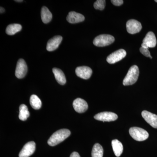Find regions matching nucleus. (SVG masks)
<instances>
[{"instance_id": "obj_28", "label": "nucleus", "mask_w": 157, "mask_h": 157, "mask_svg": "<svg viewBox=\"0 0 157 157\" xmlns=\"http://www.w3.org/2000/svg\"><path fill=\"white\" fill-rule=\"evenodd\" d=\"M23 1L22 0H19V1H17V0H16V1H15V2H22Z\"/></svg>"}, {"instance_id": "obj_25", "label": "nucleus", "mask_w": 157, "mask_h": 157, "mask_svg": "<svg viewBox=\"0 0 157 157\" xmlns=\"http://www.w3.org/2000/svg\"><path fill=\"white\" fill-rule=\"evenodd\" d=\"M111 2L115 6H121L124 3L123 0H111Z\"/></svg>"}, {"instance_id": "obj_20", "label": "nucleus", "mask_w": 157, "mask_h": 157, "mask_svg": "<svg viewBox=\"0 0 157 157\" xmlns=\"http://www.w3.org/2000/svg\"><path fill=\"white\" fill-rule=\"evenodd\" d=\"M30 113L28 107L25 104H21L19 107V118L22 121H25L29 117Z\"/></svg>"}, {"instance_id": "obj_24", "label": "nucleus", "mask_w": 157, "mask_h": 157, "mask_svg": "<svg viewBox=\"0 0 157 157\" xmlns=\"http://www.w3.org/2000/svg\"><path fill=\"white\" fill-rule=\"evenodd\" d=\"M140 51L144 56L147 57H150L151 59L152 58V57L151 56L150 52L148 48H144L143 47H141L140 48Z\"/></svg>"}, {"instance_id": "obj_23", "label": "nucleus", "mask_w": 157, "mask_h": 157, "mask_svg": "<svg viewBox=\"0 0 157 157\" xmlns=\"http://www.w3.org/2000/svg\"><path fill=\"white\" fill-rule=\"evenodd\" d=\"M106 1L105 0H98L94 3V8L97 10H103L105 8Z\"/></svg>"}, {"instance_id": "obj_8", "label": "nucleus", "mask_w": 157, "mask_h": 157, "mask_svg": "<svg viewBox=\"0 0 157 157\" xmlns=\"http://www.w3.org/2000/svg\"><path fill=\"white\" fill-rule=\"evenodd\" d=\"M127 32L129 33L135 34L140 32L142 29V25L139 21L135 19L129 20L126 23Z\"/></svg>"}, {"instance_id": "obj_11", "label": "nucleus", "mask_w": 157, "mask_h": 157, "mask_svg": "<svg viewBox=\"0 0 157 157\" xmlns=\"http://www.w3.org/2000/svg\"><path fill=\"white\" fill-rule=\"evenodd\" d=\"M73 107L76 112L83 113L87 110L88 105L87 102L83 99L78 98L73 101Z\"/></svg>"}, {"instance_id": "obj_26", "label": "nucleus", "mask_w": 157, "mask_h": 157, "mask_svg": "<svg viewBox=\"0 0 157 157\" xmlns=\"http://www.w3.org/2000/svg\"><path fill=\"white\" fill-rule=\"evenodd\" d=\"M70 157H80V156L77 152H73L70 155Z\"/></svg>"}, {"instance_id": "obj_5", "label": "nucleus", "mask_w": 157, "mask_h": 157, "mask_svg": "<svg viewBox=\"0 0 157 157\" xmlns=\"http://www.w3.org/2000/svg\"><path fill=\"white\" fill-rule=\"evenodd\" d=\"M157 44V40L155 34L153 32H149L147 34L141 44V47L144 48H154Z\"/></svg>"}, {"instance_id": "obj_12", "label": "nucleus", "mask_w": 157, "mask_h": 157, "mask_svg": "<svg viewBox=\"0 0 157 157\" xmlns=\"http://www.w3.org/2000/svg\"><path fill=\"white\" fill-rule=\"evenodd\" d=\"M141 115L149 124L155 128H157V115L147 110H144L141 113Z\"/></svg>"}, {"instance_id": "obj_29", "label": "nucleus", "mask_w": 157, "mask_h": 157, "mask_svg": "<svg viewBox=\"0 0 157 157\" xmlns=\"http://www.w3.org/2000/svg\"><path fill=\"white\" fill-rule=\"evenodd\" d=\"M155 2H156L157 3V0H155Z\"/></svg>"}, {"instance_id": "obj_9", "label": "nucleus", "mask_w": 157, "mask_h": 157, "mask_svg": "<svg viewBox=\"0 0 157 157\" xmlns=\"http://www.w3.org/2000/svg\"><path fill=\"white\" fill-rule=\"evenodd\" d=\"M94 118L98 121H102L103 122H110L116 120L118 116L114 113L103 112L96 114L94 117Z\"/></svg>"}, {"instance_id": "obj_14", "label": "nucleus", "mask_w": 157, "mask_h": 157, "mask_svg": "<svg viewBox=\"0 0 157 157\" xmlns=\"http://www.w3.org/2000/svg\"><path fill=\"white\" fill-rule=\"evenodd\" d=\"M62 40H63V37L61 36H55L53 37L47 42L46 49L49 52L55 50L58 48L59 45L60 44Z\"/></svg>"}, {"instance_id": "obj_2", "label": "nucleus", "mask_w": 157, "mask_h": 157, "mask_svg": "<svg viewBox=\"0 0 157 157\" xmlns=\"http://www.w3.org/2000/svg\"><path fill=\"white\" fill-rule=\"evenodd\" d=\"M139 70L136 65L132 66L130 68L128 73L124 78L123 84L124 86H129L134 84L137 82L139 76Z\"/></svg>"}, {"instance_id": "obj_15", "label": "nucleus", "mask_w": 157, "mask_h": 157, "mask_svg": "<svg viewBox=\"0 0 157 157\" xmlns=\"http://www.w3.org/2000/svg\"><path fill=\"white\" fill-rule=\"evenodd\" d=\"M67 19L70 23H78L84 21L85 17L82 14L80 13H77L75 11H71L69 12Z\"/></svg>"}, {"instance_id": "obj_6", "label": "nucleus", "mask_w": 157, "mask_h": 157, "mask_svg": "<svg viewBox=\"0 0 157 157\" xmlns=\"http://www.w3.org/2000/svg\"><path fill=\"white\" fill-rule=\"evenodd\" d=\"M126 54V52L124 49H119L109 55L107 57V62L109 64L115 63L124 59Z\"/></svg>"}, {"instance_id": "obj_16", "label": "nucleus", "mask_w": 157, "mask_h": 157, "mask_svg": "<svg viewBox=\"0 0 157 157\" xmlns=\"http://www.w3.org/2000/svg\"><path fill=\"white\" fill-rule=\"evenodd\" d=\"M52 72H53L56 81L59 84L62 85H63L66 84V82H67L66 77H65L63 72L61 70L58 68H54L52 69Z\"/></svg>"}, {"instance_id": "obj_19", "label": "nucleus", "mask_w": 157, "mask_h": 157, "mask_svg": "<svg viewBox=\"0 0 157 157\" xmlns=\"http://www.w3.org/2000/svg\"><path fill=\"white\" fill-rule=\"evenodd\" d=\"M22 26L18 24H13L9 25L7 26L6 29V33L8 35L12 36L21 30Z\"/></svg>"}, {"instance_id": "obj_7", "label": "nucleus", "mask_w": 157, "mask_h": 157, "mask_svg": "<svg viewBox=\"0 0 157 157\" xmlns=\"http://www.w3.org/2000/svg\"><path fill=\"white\" fill-rule=\"evenodd\" d=\"M27 66L25 61L23 59H19L17 62L15 70V76L18 78H24L27 73Z\"/></svg>"}, {"instance_id": "obj_3", "label": "nucleus", "mask_w": 157, "mask_h": 157, "mask_svg": "<svg viewBox=\"0 0 157 157\" xmlns=\"http://www.w3.org/2000/svg\"><path fill=\"white\" fill-rule=\"evenodd\" d=\"M129 134L135 140L138 141L145 140L148 138V132L144 129L138 127H132L129 129Z\"/></svg>"}, {"instance_id": "obj_18", "label": "nucleus", "mask_w": 157, "mask_h": 157, "mask_svg": "<svg viewBox=\"0 0 157 157\" xmlns=\"http://www.w3.org/2000/svg\"><path fill=\"white\" fill-rule=\"evenodd\" d=\"M41 18L42 21L45 24L50 22L52 19V15L51 12L47 7L44 6L41 9Z\"/></svg>"}, {"instance_id": "obj_13", "label": "nucleus", "mask_w": 157, "mask_h": 157, "mask_svg": "<svg viewBox=\"0 0 157 157\" xmlns=\"http://www.w3.org/2000/svg\"><path fill=\"white\" fill-rule=\"evenodd\" d=\"M92 69L86 66L78 67L76 69V73L78 77L82 79H89L92 74Z\"/></svg>"}, {"instance_id": "obj_27", "label": "nucleus", "mask_w": 157, "mask_h": 157, "mask_svg": "<svg viewBox=\"0 0 157 157\" xmlns=\"http://www.w3.org/2000/svg\"><path fill=\"white\" fill-rule=\"evenodd\" d=\"M0 10H1V13H4L5 11V9L2 7H1V9H0Z\"/></svg>"}, {"instance_id": "obj_10", "label": "nucleus", "mask_w": 157, "mask_h": 157, "mask_svg": "<svg viewBox=\"0 0 157 157\" xmlns=\"http://www.w3.org/2000/svg\"><path fill=\"white\" fill-rule=\"evenodd\" d=\"M36 143L30 141L26 144L20 152L19 157H29L34 153L36 150Z\"/></svg>"}, {"instance_id": "obj_21", "label": "nucleus", "mask_w": 157, "mask_h": 157, "mask_svg": "<svg viewBox=\"0 0 157 157\" xmlns=\"http://www.w3.org/2000/svg\"><path fill=\"white\" fill-rule=\"evenodd\" d=\"M30 104L32 107L35 109H39L42 106V102L36 95H32L30 98Z\"/></svg>"}, {"instance_id": "obj_4", "label": "nucleus", "mask_w": 157, "mask_h": 157, "mask_svg": "<svg viewBox=\"0 0 157 157\" xmlns=\"http://www.w3.org/2000/svg\"><path fill=\"white\" fill-rule=\"evenodd\" d=\"M114 40L115 39L112 36L104 34L96 37L93 41V43L98 47H104L112 44Z\"/></svg>"}, {"instance_id": "obj_17", "label": "nucleus", "mask_w": 157, "mask_h": 157, "mask_svg": "<svg viewBox=\"0 0 157 157\" xmlns=\"http://www.w3.org/2000/svg\"><path fill=\"white\" fill-rule=\"evenodd\" d=\"M111 144L114 154L117 157L120 156L123 151L122 144L117 139H115L112 140Z\"/></svg>"}, {"instance_id": "obj_22", "label": "nucleus", "mask_w": 157, "mask_h": 157, "mask_svg": "<svg viewBox=\"0 0 157 157\" xmlns=\"http://www.w3.org/2000/svg\"><path fill=\"white\" fill-rule=\"evenodd\" d=\"M104 155V149L99 144H94L92 151V157H103Z\"/></svg>"}, {"instance_id": "obj_1", "label": "nucleus", "mask_w": 157, "mask_h": 157, "mask_svg": "<svg viewBox=\"0 0 157 157\" xmlns=\"http://www.w3.org/2000/svg\"><path fill=\"white\" fill-rule=\"evenodd\" d=\"M71 132L67 129H62L55 132L48 140L49 146H55L61 143L70 136Z\"/></svg>"}]
</instances>
